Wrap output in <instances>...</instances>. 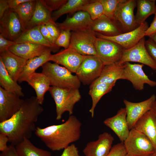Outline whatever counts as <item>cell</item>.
I'll return each mask as SVG.
<instances>
[{"instance_id": "obj_31", "label": "cell", "mask_w": 156, "mask_h": 156, "mask_svg": "<svg viewBox=\"0 0 156 156\" xmlns=\"http://www.w3.org/2000/svg\"><path fill=\"white\" fill-rule=\"evenodd\" d=\"M0 84L1 87L7 91L15 94L21 97L24 96L22 87L9 74L0 58Z\"/></svg>"}, {"instance_id": "obj_18", "label": "cell", "mask_w": 156, "mask_h": 156, "mask_svg": "<svg viewBox=\"0 0 156 156\" xmlns=\"http://www.w3.org/2000/svg\"><path fill=\"white\" fill-rule=\"evenodd\" d=\"M103 123L115 133L122 142L125 140L129 134L130 130L125 108H120L115 115L105 119Z\"/></svg>"}, {"instance_id": "obj_51", "label": "cell", "mask_w": 156, "mask_h": 156, "mask_svg": "<svg viewBox=\"0 0 156 156\" xmlns=\"http://www.w3.org/2000/svg\"><path fill=\"white\" fill-rule=\"evenodd\" d=\"M149 37V38L156 44V32L150 35Z\"/></svg>"}, {"instance_id": "obj_43", "label": "cell", "mask_w": 156, "mask_h": 156, "mask_svg": "<svg viewBox=\"0 0 156 156\" xmlns=\"http://www.w3.org/2000/svg\"><path fill=\"white\" fill-rule=\"evenodd\" d=\"M60 156H80L77 147L73 144L69 145L64 149Z\"/></svg>"}, {"instance_id": "obj_40", "label": "cell", "mask_w": 156, "mask_h": 156, "mask_svg": "<svg viewBox=\"0 0 156 156\" xmlns=\"http://www.w3.org/2000/svg\"><path fill=\"white\" fill-rule=\"evenodd\" d=\"M45 25L51 37L55 42L59 36L61 30L55 22H48Z\"/></svg>"}, {"instance_id": "obj_29", "label": "cell", "mask_w": 156, "mask_h": 156, "mask_svg": "<svg viewBox=\"0 0 156 156\" xmlns=\"http://www.w3.org/2000/svg\"><path fill=\"white\" fill-rule=\"evenodd\" d=\"M116 83H99L90 84L89 94L92 98V103L89 111L91 114L92 118L94 116V109L98 102L103 96L111 91Z\"/></svg>"}, {"instance_id": "obj_35", "label": "cell", "mask_w": 156, "mask_h": 156, "mask_svg": "<svg viewBox=\"0 0 156 156\" xmlns=\"http://www.w3.org/2000/svg\"><path fill=\"white\" fill-rule=\"evenodd\" d=\"M80 11L87 12L92 21L104 15L102 5L99 0H91L82 6Z\"/></svg>"}, {"instance_id": "obj_13", "label": "cell", "mask_w": 156, "mask_h": 156, "mask_svg": "<svg viewBox=\"0 0 156 156\" xmlns=\"http://www.w3.org/2000/svg\"><path fill=\"white\" fill-rule=\"evenodd\" d=\"M124 64V79L130 81L136 90H143L145 84L151 87L156 86V81L150 79L144 72V64H132L129 62Z\"/></svg>"}, {"instance_id": "obj_39", "label": "cell", "mask_w": 156, "mask_h": 156, "mask_svg": "<svg viewBox=\"0 0 156 156\" xmlns=\"http://www.w3.org/2000/svg\"><path fill=\"white\" fill-rule=\"evenodd\" d=\"M127 154L123 142H121L112 147L107 156H125Z\"/></svg>"}, {"instance_id": "obj_6", "label": "cell", "mask_w": 156, "mask_h": 156, "mask_svg": "<svg viewBox=\"0 0 156 156\" xmlns=\"http://www.w3.org/2000/svg\"><path fill=\"white\" fill-rule=\"evenodd\" d=\"M105 65L96 55H85L76 75L84 85L90 84L100 76Z\"/></svg>"}, {"instance_id": "obj_7", "label": "cell", "mask_w": 156, "mask_h": 156, "mask_svg": "<svg viewBox=\"0 0 156 156\" xmlns=\"http://www.w3.org/2000/svg\"><path fill=\"white\" fill-rule=\"evenodd\" d=\"M97 37L90 29L72 31L69 48L84 55L97 56L95 43Z\"/></svg>"}, {"instance_id": "obj_26", "label": "cell", "mask_w": 156, "mask_h": 156, "mask_svg": "<svg viewBox=\"0 0 156 156\" xmlns=\"http://www.w3.org/2000/svg\"><path fill=\"white\" fill-rule=\"evenodd\" d=\"M26 81L34 90L38 102L42 105L45 94L48 91L51 86L48 77L42 73L35 72L29 77Z\"/></svg>"}, {"instance_id": "obj_1", "label": "cell", "mask_w": 156, "mask_h": 156, "mask_svg": "<svg viewBox=\"0 0 156 156\" xmlns=\"http://www.w3.org/2000/svg\"><path fill=\"white\" fill-rule=\"evenodd\" d=\"M36 96L24 99L20 109L8 119L0 122V133L6 134L9 142L15 146L35 132L36 123L44 109Z\"/></svg>"}, {"instance_id": "obj_16", "label": "cell", "mask_w": 156, "mask_h": 156, "mask_svg": "<svg viewBox=\"0 0 156 156\" xmlns=\"http://www.w3.org/2000/svg\"><path fill=\"white\" fill-rule=\"evenodd\" d=\"M114 138L107 132L100 134L98 139L87 143L83 151L85 156H107L112 147Z\"/></svg>"}, {"instance_id": "obj_46", "label": "cell", "mask_w": 156, "mask_h": 156, "mask_svg": "<svg viewBox=\"0 0 156 156\" xmlns=\"http://www.w3.org/2000/svg\"><path fill=\"white\" fill-rule=\"evenodd\" d=\"M0 156H18L16 151L15 146L11 144L8 145L7 149L1 152Z\"/></svg>"}, {"instance_id": "obj_34", "label": "cell", "mask_w": 156, "mask_h": 156, "mask_svg": "<svg viewBox=\"0 0 156 156\" xmlns=\"http://www.w3.org/2000/svg\"><path fill=\"white\" fill-rule=\"evenodd\" d=\"M90 1V0H67L61 8L52 14V19L55 22L59 17L64 14L75 13L80 11V8L82 6Z\"/></svg>"}, {"instance_id": "obj_22", "label": "cell", "mask_w": 156, "mask_h": 156, "mask_svg": "<svg viewBox=\"0 0 156 156\" xmlns=\"http://www.w3.org/2000/svg\"><path fill=\"white\" fill-rule=\"evenodd\" d=\"M50 49L53 51L52 49L45 46L34 43H25L15 44L11 47L8 50L27 60L39 56Z\"/></svg>"}, {"instance_id": "obj_2", "label": "cell", "mask_w": 156, "mask_h": 156, "mask_svg": "<svg viewBox=\"0 0 156 156\" xmlns=\"http://www.w3.org/2000/svg\"><path fill=\"white\" fill-rule=\"evenodd\" d=\"M81 125L80 121L72 115L63 123L44 128L37 127L34 133L49 149L59 151L79 139Z\"/></svg>"}, {"instance_id": "obj_12", "label": "cell", "mask_w": 156, "mask_h": 156, "mask_svg": "<svg viewBox=\"0 0 156 156\" xmlns=\"http://www.w3.org/2000/svg\"><path fill=\"white\" fill-rule=\"evenodd\" d=\"M146 22H145L134 29L113 36H107L95 33L97 37L113 41L120 46L124 49H127L136 44L144 37L145 31L148 27Z\"/></svg>"}, {"instance_id": "obj_10", "label": "cell", "mask_w": 156, "mask_h": 156, "mask_svg": "<svg viewBox=\"0 0 156 156\" xmlns=\"http://www.w3.org/2000/svg\"><path fill=\"white\" fill-rule=\"evenodd\" d=\"M0 32L6 38L15 41L24 31L17 13L9 9L0 18Z\"/></svg>"}, {"instance_id": "obj_14", "label": "cell", "mask_w": 156, "mask_h": 156, "mask_svg": "<svg viewBox=\"0 0 156 156\" xmlns=\"http://www.w3.org/2000/svg\"><path fill=\"white\" fill-rule=\"evenodd\" d=\"M0 87V122L6 120L20 109L24 99Z\"/></svg>"}, {"instance_id": "obj_24", "label": "cell", "mask_w": 156, "mask_h": 156, "mask_svg": "<svg viewBox=\"0 0 156 156\" xmlns=\"http://www.w3.org/2000/svg\"><path fill=\"white\" fill-rule=\"evenodd\" d=\"M124 67V63L120 64L118 62L105 66L100 76L91 84L112 83L119 79H125Z\"/></svg>"}, {"instance_id": "obj_3", "label": "cell", "mask_w": 156, "mask_h": 156, "mask_svg": "<svg viewBox=\"0 0 156 156\" xmlns=\"http://www.w3.org/2000/svg\"><path fill=\"white\" fill-rule=\"evenodd\" d=\"M42 73L49 79L51 86L63 88H78L81 82L75 75L64 66L49 62L42 66Z\"/></svg>"}, {"instance_id": "obj_17", "label": "cell", "mask_w": 156, "mask_h": 156, "mask_svg": "<svg viewBox=\"0 0 156 156\" xmlns=\"http://www.w3.org/2000/svg\"><path fill=\"white\" fill-rule=\"evenodd\" d=\"M84 56L68 48L55 54L49 59L58 64L63 66L72 73H75Z\"/></svg>"}, {"instance_id": "obj_11", "label": "cell", "mask_w": 156, "mask_h": 156, "mask_svg": "<svg viewBox=\"0 0 156 156\" xmlns=\"http://www.w3.org/2000/svg\"><path fill=\"white\" fill-rule=\"evenodd\" d=\"M136 0H122L115 13L114 19L120 26L124 33L131 31L137 27L134 9Z\"/></svg>"}, {"instance_id": "obj_15", "label": "cell", "mask_w": 156, "mask_h": 156, "mask_svg": "<svg viewBox=\"0 0 156 156\" xmlns=\"http://www.w3.org/2000/svg\"><path fill=\"white\" fill-rule=\"evenodd\" d=\"M156 100V96L152 95L149 98L138 103L132 102L126 99L123 100L127 112V118L130 130L136 123L149 110Z\"/></svg>"}, {"instance_id": "obj_50", "label": "cell", "mask_w": 156, "mask_h": 156, "mask_svg": "<svg viewBox=\"0 0 156 156\" xmlns=\"http://www.w3.org/2000/svg\"><path fill=\"white\" fill-rule=\"evenodd\" d=\"M151 110L152 112L156 118V100L153 105Z\"/></svg>"}, {"instance_id": "obj_48", "label": "cell", "mask_w": 156, "mask_h": 156, "mask_svg": "<svg viewBox=\"0 0 156 156\" xmlns=\"http://www.w3.org/2000/svg\"><path fill=\"white\" fill-rule=\"evenodd\" d=\"M10 8L7 0H0V18Z\"/></svg>"}, {"instance_id": "obj_52", "label": "cell", "mask_w": 156, "mask_h": 156, "mask_svg": "<svg viewBox=\"0 0 156 156\" xmlns=\"http://www.w3.org/2000/svg\"><path fill=\"white\" fill-rule=\"evenodd\" d=\"M152 156H156V151Z\"/></svg>"}, {"instance_id": "obj_9", "label": "cell", "mask_w": 156, "mask_h": 156, "mask_svg": "<svg viewBox=\"0 0 156 156\" xmlns=\"http://www.w3.org/2000/svg\"><path fill=\"white\" fill-rule=\"evenodd\" d=\"M144 37L135 45L124 49L121 58L118 62L122 64L126 62H135L145 65L156 70V64L151 58L145 46Z\"/></svg>"}, {"instance_id": "obj_41", "label": "cell", "mask_w": 156, "mask_h": 156, "mask_svg": "<svg viewBox=\"0 0 156 156\" xmlns=\"http://www.w3.org/2000/svg\"><path fill=\"white\" fill-rule=\"evenodd\" d=\"M145 44L149 54L156 64V44L149 38L146 40Z\"/></svg>"}, {"instance_id": "obj_25", "label": "cell", "mask_w": 156, "mask_h": 156, "mask_svg": "<svg viewBox=\"0 0 156 156\" xmlns=\"http://www.w3.org/2000/svg\"><path fill=\"white\" fill-rule=\"evenodd\" d=\"M14 41L16 44L30 43L42 45L52 49L53 51L59 48L43 37L40 30V25L25 30Z\"/></svg>"}, {"instance_id": "obj_5", "label": "cell", "mask_w": 156, "mask_h": 156, "mask_svg": "<svg viewBox=\"0 0 156 156\" xmlns=\"http://www.w3.org/2000/svg\"><path fill=\"white\" fill-rule=\"evenodd\" d=\"M123 142L127 154L131 156H152L156 151L150 140L133 128Z\"/></svg>"}, {"instance_id": "obj_32", "label": "cell", "mask_w": 156, "mask_h": 156, "mask_svg": "<svg viewBox=\"0 0 156 156\" xmlns=\"http://www.w3.org/2000/svg\"><path fill=\"white\" fill-rule=\"evenodd\" d=\"M18 156H51L49 151L34 145L29 139L25 138L15 146Z\"/></svg>"}, {"instance_id": "obj_23", "label": "cell", "mask_w": 156, "mask_h": 156, "mask_svg": "<svg viewBox=\"0 0 156 156\" xmlns=\"http://www.w3.org/2000/svg\"><path fill=\"white\" fill-rule=\"evenodd\" d=\"M133 128L145 135L152 142L156 151V118L151 110L138 120Z\"/></svg>"}, {"instance_id": "obj_53", "label": "cell", "mask_w": 156, "mask_h": 156, "mask_svg": "<svg viewBox=\"0 0 156 156\" xmlns=\"http://www.w3.org/2000/svg\"><path fill=\"white\" fill-rule=\"evenodd\" d=\"M125 156H131L129 155H128V154H127Z\"/></svg>"}, {"instance_id": "obj_47", "label": "cell", "mask_w": 156, "mask_h": 156, "mask_svg": "<svg viewBox=\"0 0 156 156\" xmlns=\"http://www.w3.org/2000/svg\"><path fill=\"white\" fill-rule=\"evenodd\" d=\"M156 32V12L153 20L150 26L145 31V36L149 37L150 35Z\"/></svg>"}, {"instance_id": "obj_21", "label": "cell", "mask_w": 156, "mask_h": 156, "mask_svg": "<svg viewBox=\"0 0 156 156\" xmlns=\"http://www.w3.org/2000/svg\"><path fill=\"white\" fill-rule=\"evenodd\" d=\"M0 58L9 74L15 81L17 82L27 60L9 50L0 53Z\"/></svg>"}, {"instance_id": "obj_33", "label": "cell", "mask_w": 156, "mask_h": 156, "mask_svg": "<svg viewBox=\"0 0 156 156\" xmlns=\"http://www.w3.org/2000/svg\"><path fill=\"white\" fill-rule=\"evenodd\" d=\"M36 0H29L23 3L14 9H12L18 15L24 31L28 22L33 15L35 7Z\"/></svg>"}, {"instance_id": "obj_45", "label": "cell", "mask_w": 156, "mask_h": 156, "mask_svg": "<svg viewBox=\"0 0 156 156\" xmlns=\"http://www.w3.org/2000/svg\"><path fill=\"white\" fill-rule=\"evenodd\" d=\"M9 141L8 138L6 134L0 133V151L1 152L7 149L8 146L7 144Z\"/></svg>"}, {"instance_id": "obj_19", "label": "cell", "mask_w": 156, "mask_h": 156, "mask_svg": "<svg viewBox=\"0 0 156 156\" xmlns=\"http://www.w3.org/2000/svg\"><path fill=\"white\" fill-rule=\"evenodd\" d=\"M93 21L86 12L79 11L68 16L62 23H56L60 29L76 31L90 29Z\"/></svg>"}, {"instance_id": "obj_20", "label": "cell", "mask_w": 156, "mask_h": 156, "mask_svg": "<svg viewBox=\"0 0 156 156\" xmlns=\"http://www.w3.org/2000/svg\"><path fill=\"white\" fill-rule=\"evenodd\" d=\"M90 29L95 33L107 36H115L124 33L117 21L104 14L93 21Z\"/></svg>"}, {"instance_id": "obj_44", "label": "cell", "mask_w": 156, "mask_h": 156, "mask_svg": "<svg viewBox=\"0 0 156 156\" xmlns=\"http://www.w3.org/2000/svg\"><path fill=\"white\" fill-rule=\"evenodd\" d=\"M40 30L42 35L47 40L55 44V41L51 37L45 24H43L40 25Z\"/></svg>"}, {"instance_id": "obj_28", "label": "cell", "mask_w": 156, "mask_h": 156, "mask_svg": "<svg viewBox=\"0 0 156 156\" xmlns=\"http://www.w3.org/2000/svg\"><path fill=\"white\" fill-rule=\"evenodd\" d=\"M51 13L44 5L42 0H37L33 15L25 30L48 22H55L52 19Z\"/></svg>"}, {"instance_id": "obj_37", "label": "cell", "mask_w": 156, "mask_h": 156, "mask_svg": "<svg viewBox=\"0 0 156 156\" xmlns=\"http://www.w3.org/2000/svg\"><path fill=\"white\" fill-rule=\"evenodd\" d=\"M71 31L69 30H61L60 34L55 42V44L58 47H62L64 49L68 48L70 45Z\"/></svg>"}, {"instance_id": "obj_8", "label": "cell", "mask_w": 156, "mask_h": 156, "mask_svg": "<svg viewBox=\"0 0 156 156\" xmlns=\"http://www.w3.org/2000/svg\"><path fill=\"white\" fill-rule=\"evenodd\" d=\"M95 46L97 56L105 66L119 62L124 50L120 46L113 41L97 37Z\"/></svg>"}, {"instance_id": "obj_4", "label": "cell", "mask_w": 156, "mask_h": 156, "mask_svg": "<svg viewBox=\"0 0 156 156\" xmlns=\"http://www.w3.org/2000/svg\"><path fill=\"white\" fill-rule=\"evenodd\" d=\"M48 91L55 104L56 120H60L66 112L69 113L70 116L73 115L74 105L81 98L78 89L51 86Z\"/></svg>"}, {"instance_id": "obj_30", "label": "cell", "mask_w": 156, "mask_h": 156, "mask_svg": "<svg viewBox=\"0 0 156 156\" xmlns=\"http://www.w3.org/2000/svg\"><path fill=\"white\" fill-rule=\"evenodd\" d=\"M155 0H136L137 11L135 19L137 27L145 22L150 16L156 12Z\"/></svg>"}, {"instance_id": "obj_49", "label": "cell", "mask_w": 156, "mask_h": 156, "mask_svg": "<svg viewBox=\"0 0 156 156\" xmlns=\"http://www.w3.org/2000/svg\"><path fill=\"white\" fill-rule=\"evenodd\" d=\"M29 0H7L10 9H14L21 4Z\"/></svg>"}, {"instance_id": "obj_42", "label": "cell", "mask_w": 156, "mask_h": 156, "mask_svg": "<svg viewBox=\"0 0 156 156\" xmlns=\"http://www.w3.org/2000/svg\"><path fill=\"white\" fill-rule=\"evenodd\" d=\"M16 44L14 41L9 40L0 34V53L8 50L11 47Z\"/></svg>"}, {"instance_id": "obj_38", "label": "cell", "mask_w": 156, "mask_h": 156, "mask_svg": "<svg viewBox=\"0 0 156 156\" xmlns=\"http://www.w3.org/2000/svg\"><path fill=\"white\" fill-rule=\"evenodd\" d=\"M47 8L51 12L59 9L67 0H42Z\"/></svg>"}, {"instance_id": "obj_36", "label": "cell", "mask_w": 156, "mask_h": 156, "mask_svg": "<svg viewBox=\"0 0 156 156\" xmlns=\"http://www.w3.org/2000/svg\"><path fill=\"white\" fill-rule=\"evenodd\" d=\"M122 0H99L102 4L104 14L108 18L115 20L116 11Z\"/></svg>"}, {"instance_id": "obj_27", "label": "cell", "mask_w": 156, "mask_h": 156, "mask_svg": "<svg viewBox=\"0 0 156 156\" xmlns=\"http://www.w3.org/2000/svg\"><path fill=\"white\" fill-rule=\"evenodd\" d=\"M52 51V49H49L39 56L27 60L17 82L21 83L26 81L29 77L35 72L37 68L47 62H49L50 58L52 55L51 51Z\"/></svg>"}]
</instances>
